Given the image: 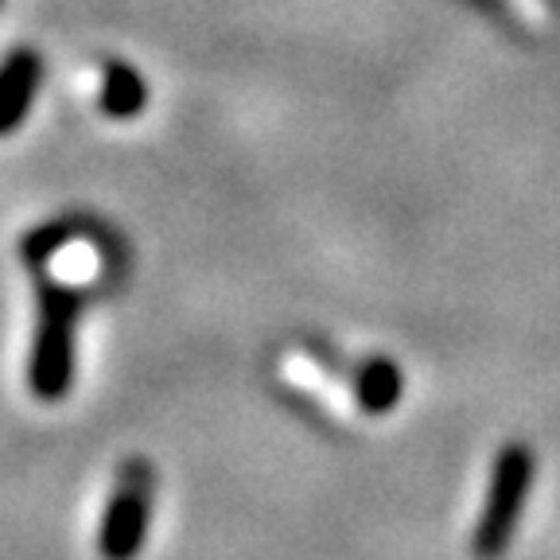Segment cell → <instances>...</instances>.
<instances>
[{
    "instance_id": "1",
    "label": "cell",
    "mask_w": 560,
    "mask_h": 560,
    "mask_svg": "<svg viewBox=\"0 0 560 560\" xmlns=\"http://www.w3.org/2000/svg\"><path fill=\"white\" fill-rule=\"evenodd\" d=\"M35 335L27 354V389L39 401H62L74 389V366H79V315L82 296L67 289L62 280L35 269Z\"/></svg>"
},
{
    "instance_id": "2",
    "label": "cell",
    "mask_w": 560,
    "mask_h": 560,
    "mask_svg": "<svg viewBox=\"0 0 560 560\" xmlns=\"http://www.w3.org/2000/svg\"><path fill=\"white\" fill-rule=\"evenodd\" d=\"M534 475H537V459L525 444H506L494 455L487 499H482L479 522H475V537H471V549L479 560H499L510 549L517 517H522L529 487H534Z\"/></svg>"
},
{
    "instance_id": "3",
    "label": "cell",
    "mask_w": 560,
    "mask_h": 560,
    "mask_svg": "<svg viewBox=\"0 0 560 560\" xmlns=\"http://www.w3.org/2000/svg\"><path fill=\"white\" fill-rule=\"evenodd\" d=\"M152 494H156V471L149 459H125L117 467L114 490L102 510L97 525V552L102 560H137L144 541H149L152 522Z\"/></svg>"
},
{
    "instance_id": "4",
    "label": "cell",
    "mask_w": 560,
    "mask_h": 560,
    "mask_svg": "<svg viewBox=\"0 0 560 560\" xmlns=\"http://www.w3.org/2000/svg\"><path fill=\"white\" fill-rule=\"evenodd\" d=\"M39 86H44V55L35 47H12L0 59V137H12L24 125Z\"/></svg>"
},
{
    "instance_id": "5",
    "label": "cell",
    "mask_w": 560,
    "mask_h": 560,
    "mask_svg": "<svg viewBox=\"0 0 560 560\" xmlns=\"http://www.w3.org/2000/svg\"><path fill=\"white\" fill-rule=\"evenodd\" d=\"M105 117H114V121H129V117L144 114V105H149V86L140 79V70L129 67V62H105V74H102V97H97Z\"/></svg>"
},
{
    "instance_id": "6",
    "label": "cell",
    "mask_w": 560,
    "mask_h": 560,
    "mask_svg": "<svg viewBox=\"0 0 560 560\" xmlns=\"http://www.w3.org/2000/svg\"><path fill=\"white\" fill-rule=\"evenodd\" d=\"M405 394V377H401V366L394 359H370L362 362L359 377H354V397H359L362 412H389Z\"/></svg>"
},
{
    "instance_id": "7",
    "label": "cell",
    "mask_w": 560,
    "mask_h": 560,
    "mask_svg": "<svg viewBox=\"0 0 560 560\" xmlns=\"http://www.w3.org/2000/svg\"><path fill=\"white\" fill-rule=\"evenodd\" d=\"M0 9H4V0H0Z\"/></svg>"
}]
</instances>
